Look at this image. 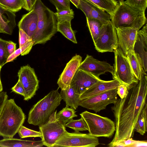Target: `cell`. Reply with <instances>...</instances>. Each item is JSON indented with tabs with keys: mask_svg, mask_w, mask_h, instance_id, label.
<instances>
[{
	"mask_svg": "<svg viewBox=\"0 0 147 147\" xmlns=\"http://www.w3.org/2000/svg\"><path fill=\"white\" fill-rule=\"evenodd\" d=\"M137 141L133 140L132 138H130L125 140H121L117 142H119L123 144L125 147H130L131 146L136 143Z\"/></svg>",
	"mask_w": 147,
	"mask_h": 147,
	"instance_id": "obj_43",
	"label": "cell"
},
{
	"mask_svg": "<svg viewBox=\"0 0 147 147\" xmlns=\"http://www.w3.org/2000/svg\"><path fill=\"white\" fill-rule=\"evenodd\" d=\"M44 145L42 140H25L13 138H3L0 140V147H40Z\"/></svg>",
	"mask_w": 147,
	"mask_h": 147,
	"instance_id": "obj_21",
	"label": "cell"
},
{
	"mask_svg": "<svg viewBox=\"0 0 147 147\" xmlns=\"http://www.w3.org/2000/svg\"><path fill=\"white\" fill-rule=\"evenodd\" d=\"M102 80L99 78L78 69L72 79L70 86L76 93L80 95L95 83Z\"/></svg>",
	"mask_w": 147,
	"mask_h": 147,
	"instance_id": "obj_15",
	"label": "cell"
},
{
	"mask_svg": "<svg viewBox=\"0 0 147 147\" xmlns=\"http://www.w3.org/2000/svg\"><path fill=\"white\" fill-rule=\"evenodd\" d=\"M65 127H69L75 131L88 130L85 121L82 117L78 119L71 120L66 124Z\"/></svg>",
	"mask_w": 147,
	"mask_h": 147,
	"instance_id": "obj_32",
	"label": "cell"
},
{
	"mask_svg": "<svg viewBox=\"0 0 147 147\" xmlns=\"http://www.w3.org/2000/svg\"><path fill=\"white\" fill-rule=\"evenodd\" d=\"M74 109L69 107L66 105L58 113H56V117L58 120L65 126L66 124L71 120L78 115Z\"/></svg>",
	"mask_w": 147,
	"mask_h": 147,
	"instance_id": "obj_27",
	"label": "cell"
},
{
	"mask_svg": "<svg viewBox=\"0 0 147 147\" xmlns=\"http://www.w3.org/2000/svg\"><path fill=\"white\" fill-rule=\"evenodd\" d=\"M7 98L8 95L6 92L2 91L0 92V116Z\"/></svg>",
	"mask_w": 147,
	"mask_h": 147,
	"instance_id": "obj_42",
	"label": "cell"
},
{
	"mask_svg": "<svg viewBox=\"0 0 147 147\" xmlns=\"http://www.w3.org/2000/svg\"><path fill=\"white\" fill-rule=\"evenodd\" d=\"M112 16L117 7L119 3L115 0H87Z\"/></svg>",
	"mask_w": 147,
	"mask_h": 147,
	"instance_id": "obj_25",
	"label": "cell"
},
{
	"mask_svg": "<svg viewBox=\"0 0 147 147\" xmlns=\"http://www.w3.org/2000/svg\"><path fill=\"white\" fill-rule=\"evenodd\" d=\"M33 8L38 16L37 28L32 38L34 46L45 43L57 31V21L54 13L46 7L41 0H37Z\"/></svg>",
	"mask_w": 147,
	"mask_h": 147,
	"instance_id": "obj_2",
	"label": "cell"
},
{
	"mask_svg": "<svg viewBox=\"0 0 147 147\" xmlns=\"http://www.w3.org/2000/svg\"><path fill=\"white\" fill-rule=\"evenodd\" d=\"M56 110L50 116L48 121L39 127L42 134L41 140L44 145L54 147L56 142L66 131V127L58 120Z\"/></svg>",
	"mask_w": 147,
	"mask_h": 147,
	"instance_id": "obj_9",
	"label": "cell"
},
{
	"mask_svg": "<svg viewBox=\"0 0 147 147\" xmlns=\"http://www.w3.org/2000/svg\"><path fill=\"white\" fill-rule=\"evenodd\" d=\"M124 2L129 6L141 10H145L147 0H125Z\"/></svg>",
	"mask_w": 147,
	"mask_h": 147,
	"instance_id": "obj_35",
	"label": "cell"
},
{
	"mask_svg": "<svg viewBox=\"0 0 147 147\" xmlns=\"http://www.w3.org/2000/svg\"><path fill=\"white\" fill-rule=\"evenodd\" d=\"M78 8L84 13L86 18L95 19L103 24L110 20V14L87 0H79Z\"/></svg>",
	"mask_w": 147,
	"mask_h": 147,
	"instance_id": "obj_17",
	"label": "cell"
},
{
	"mask_svg": "<svg viewBox=\"0 0 147 147\" xmlns=\"http://www.w3.org/2000/svg\"><path fill=\"white\" fill-rule=\"evenodd\" d=\"M26 117L13 99H7L0 116V136L13 138L24 123Z\"/></svg>",
	"mask_w": 147,
	"mask_h": 147,
	"instance_id": "obj_3",
	"label": "cell"
},
{
	"mask_svg": "<svg viewBox=\"0 0 147 147\" xmlns=\"http://www.w3.org/2000/svg\"><path fill=\"white\" fill-rule=\"evenodd\" d=\"M114 63L113 80L117 81L120 84H123L127 87L138 82L135 76L129 61L118 48L114 52Z\"/></svg>",
	"mask_w": 147,
	"mask_h": 147,
	"instance_id": "obj_7",
	"label": "cell"
},
{
	"mask_svg": "<svg viewBox=\"0 0 147 147\" xmlns=\"http://www.w3.org/2000/svg\"><path fill=\"white\" fill-rule=\"evenodd\" d=\"M145 11L131 7L124 1H120L115 11L110 16L111 21L116 29L132 27L138 31L146 23Z\"/></svg>",
	"mask_w": 147,
	"mask_h": 147,
	"instance_id": "obj_5",
	"label": "cell"
},
{
	"mask_svg": "<svg viewBox=\"0 0 147 147\" xmlns=\"http://www.w3.org/2000/svg\"><path fill=\"white\" fill-rule=\"evenodd\" d=\"M55 7L57 11L70 9L69 0H49Z\"/></svg>",
	"mask_w": 147,
	"mask_h": 147,
	"instance_id": "obj_36",
	"label": "cell"
},
{
	"mask_svg": "<svg viewBox=\"0 0 147 147\" xmlns=\"http://www.w3.org/2000/svg\"><path fill=\"white\" fill-rule=\"evenodd\" d=\"M2 67L0 65V71ZM3 88L0 76V92H2L3 90Z\"/></svg>",
	"mask_w": 147,
	"mask_h": 147,
	"instance_id": "obj_47",
	"label": "cell"
},
{
	"mask_svg": "<svg viewBox=\"0 0 147 147\" xmlns=\"http://www.w3.org/2000/svg\"><path fill=\"white\" fill-rule=\"evenodd\" d=\"M79 69L99 78V76L109 72L112 75L114 72L113 66L106 61H101L96 59L92 56L87 55L84 60L82 62Z\"/></svg>",
	"mask_w": 147,
	"mask_h": 147,
	"instance_id": "obj_13",
	"label": "cell"
},
{
	"mask_svg": "<svg viewBox=\"0 0 147 147\" xmlns=\"http://www.w3.org/2000/svg\"><path fill=\"white\" fill-rule=\"evenodd\" d=\"M134 51L140 58L143 69L147 71V24L138 32Z\"/></svg>",
	"mask_w": 147,
	"mask_h": 147,
	"instance_id": "obj_18",
	"label": "cell"
},
{
	"mask_svg": "<svg viewBox=\"0 0 147 147\" xmlns=\"http://www.w3.org/2000/svg\"><path fill=\"white\" fill-rule=\"evenodd\" d=\"M127 91V86L123 84H120L117 88V95L121 98H123L126 96Z\"/></svg>",
	"mask_w": 147,
	"mask_h": 147,
	"instance_id": "obj_41",
	"label": "cell"
},
{
	"mask_svg": "<svg viewBox=\"0 0 147 147\" xmlns=\"http://www.w3.org/2000/svg\"><path fill=\"white\" fill-rule=\"evenodd\" d=\"M14 13L0 5V22L4 33L11 35L12 31L10 20L7 19L5 14H13Z\"/></svg>",
	"mask_w": 147,
	"mask_h": 147,
	"instance_id": "obj_28",
	"label": "cell"
},
{
	"mask_svg": "<svg viewBox=\"0 0 147 147\" xmlns=\"http://www.w3.org/2000/svg\"><path fill=\"white\" fill-rule=\"evenodd\" d=\"M120 84L117 81L102 80L98 81L80 95V100L86 98L107 90L117 88Z\"/></svg>",
	"mask_w": 147,
	"mask_h": 147,
	"instance_id": "obj_19",
	"label": "cell"
},
{
	"mask_svg": "<svg viewBox=\"0 0 147 147\" xmlns=\"http://www.w3.org/2000/svg\"><path fill=\"white\" fill-rule=\"evenodd\" d=\"M31 40H32V38L23 30L21 29H19V47L23 46Z\"/></svg>",
	"mask_w": 147,
	"mask_h": 147,
	"instance_id": "obj_38",
	"label": "cell"
},
{
	"mask_svg": "<svg viewBox=\"0 0 147 147\" xmlns=\"http://www.w3.org/2000/svg\"><path fill=\"white\" fill-rule=\"evenodd\" d=\"M71 21L70 20H66L57 22V31L69 40L77 44L75 33L71 27Z\"/></svg>",
	"mask_w": 147,
	"mask_h": 147,
	"instance_id": "obj_24",
	"label": "cell"
},
{
	"mask_svg": "<svg viewBox=\"0 0 147 147\" xmlns=\"http://www.w3.org/2000/svg\"><path fill=\"white\" fill-rule=\"evenodd\" d=\"M85 121L89 134L98 137L111 138L116 130L115 122L108 117L85 111L80 114Z\"/></svg>",
	"mask_w": 147,
	"mask_h": 147,
	"instance_id": "obj_6",
	"label": "cell"
},
{
	"mask_svg": "<svg viewBox=\"0 0 147 147\" xmlns=\"http://www.w3.org/2000/svg\"><path fill=\"white\" fill-rule=\"evenodd\" d=\"M24 5L23 7L24 9L29 11H31L33 8L31 0H23Z\"/></svg>",
	"mask_w": 147,
	"mask_h": 147,
	"instance_id": "obj_44",
	"label": "cell"
},
{
	"mask_svg": "<svg viewBox=\"0 0 147 147\" xmlns=\"http://www.w3.org/2000/svg\"><path fill=\"white\" fill-rule=\"evenodd\" d=\"M12 91L24 96L25 95L23 86L20 80L18 79L17 83L11 89Z\"/></svg>",
	"mask_w": 147,
	"mask_h": 147,
	"instance_id": "obj_40",
	"label": "cell"
},
{
	"mask_svg": "<svg viewBox=\"0 0 147 147\" xmlns=\"http://www.w3.org/2000/svg\"><path fill=\"white\" fill-rule=\"evenodd\" d=\"M126 96L117 99L111 107L115 117L116 130L109 147L118 141L132 138L138 117L147 103V74L137 83L127 87Z\"/></svg>",
	"mask_w": 147,
	"mask_h": 147,
	"instance_id": "obj_1",
	"label": "cell"
},
{
	"mask_svg": "<svg viewBox=\"0 0 147 147\" xmlns=\"http://www.w3.org/2000/svg\"><path fill=\"white\" fill-rule=\"evenodd\" d=\"M117 88L109 90L100 94L80 100L79 106L88 109L99 112L106 109L111 104H114L117 100Z\"/></svg>",
	"mask_w": 147,
	"mask_h": 147,
	"instance_id": "obj_11",
	"label": "cell"
},
{
	"mask_svg": "<svg viewBox=\"0 0 147 147\" xmlns=\"http://www.w3.org/2000/svg\"><path fill=\"white\" fill-rule=\"evenodd\" d=\"M134 131L142 135H143L147 131V103L143 107L138 117Z\"/></svg>",
	"mask_w": 147,
	"mask_h": 147,
	"instance_id": "obj_26",
	"label": "cell"
},
{
	"mask_svg": "<svg viewBox=\"0 0 147 147\" xmlns=\"http://www.w3.org/2000/svg\"><path fill=\"white\" fill-rule=\"evenodd\" d=\"M57 21L66 20H70L74 18V12L72 9L64 10L54 13Z\"/></svg>",
	"mask_w": 147,
	"mask_h": 147,
	"instance_id": "obj_34",
	"label": "cell"
},
{
	"mask_svg": "<svg viewBox=\"0 0 147 147\" xmlns=\"http://www.w3.org/2000/svg\"><path fill=\"white\" fill-rule=\"evenodd\" d=\"M118 48L126 56L130 51H134V46L138 31L132 27L116 28Z\"/></svg>",
	"mask_w": 147,
	"mask_h": 147,
	"instance_id": "obj_14",
	"label": "cell"
},
{
	"mask_svg": "<svg viewBox=\"0 0 147 147\" xmlns=\"http://www.w3.org/2000/svg\"><path fill=\"white\" fill-rule=\"evenodd\" d=\"M6 41V40L0 38V65L2 67L5 64L8 58L5 47Z\"/></svg>",
	"mask_w": 147,
	"mask_h": 147,
	"instance_id": "obj_37",
	"label": "cell"
},
{
	"mask_svg": "<svg viewBox=\"0 0 147 147\" xmlns=\"http://www.w3.org/2000/svg\"><path fill=\"white\" fill-rule=\"evenodd\" d=\"M126 56L135 76L138 80H140L144 75L147 74L144 70L140 58L134 51H130Z\"/></svg>",
	"mask_w": 147,
	"mask_h": 147,
	"instance_id": "obj_22",
	"label": "cell"
},
{
	"mask_svg": "<svg viewBox=\"0 0 147 147\" xmlns=\"http://www.w3.org/2000/svg\"><path fill=\"white\" fill-rule=\"evenodd\" d=\"M99 144L97 137L79 131L69 133L66 130L56 142L54 147H95Z\"/></svg>",
	"mask_w": 147,
	"mask_h": 147,
	"instance_id": "obj_8",
	"label": "cell"
},
{
	"mask_svg": "<svg viewBox=\"0 0 147 147\" xmlns=\"http://www.w3.org/2000/svg\"><path fill=\"white\" fill-rule=\"evenodd\" d=\"M0 5L11 12L15 13L23 7V0H0Z\"/></svg>",
	"mask_w": 147,
	"mask_h": 147,
	"instance_id": "obj_31",
	"label": "cell"
},
{
	"mask_svg": "<svg viewBox=\"0 0 147 147\" xmlns=\"http://www.w3.org/2000/svg\"><path fill=\"white\" fill-rule=\"evenodd\" d=\"M37 0H31V4L33 7Z\"/></svg>",
	"mask_w": 147,
	"mask_h": 147,
	"instance_id": "obj_48",
	"label": "cell"
},
{
	"mask_svg": "<svg viewBox=\"0 0 147 147\" xmlns=\"http://www.w3.org/2000/svg\"><path fill=\"white\" fill-rule=\"evenodd\" d=\"M18 76L24 89V100L28 101L36 94L39 88V81L34 69L28 65L21 67Z\"/></svg>",
	"mask_w": 147,
	"mask_h": 147,
	"instance_id": "obj_12",
	"label": "cell"
},
{
	"mask_svg": "<svg viewBox=\"0 0 147 147\" xmlns=\"http://www.w3.org/2000/svg\"><path fill=\"white\" fill-rule=\"evenodd\" d=\"M58 89L51 91L33 106L28 113L29 124L39 126L48 121L62 100Z\"/></svg>",
	"mask_w": 147,
	"mask_h": 147,
	"instance_id": "obj_4",
	"label": "cell"
},
{
	"mask_svg": "<svg viewBox=\"0 0 147 147\" xmlns=\"http://www.w3.org/2000/svg\"><path fill=\"white\" fill-rule=\"evenodd\" d=\"M82 57L76 55L67 63L58 79L59 88L64 90L70 86L72 79L82 62Z\"/></svg>",
	"mask_w": 147,
	"mask_h": 147,
	"instance_id": "obj_16",
	"label": "cell"
},
{
	"mask_svg": "<svg viewBox=\"0 0 147 147\" xmlns=\"http://www.w3.org/2000/svg\"><path fill=\"white\" fill-rule=\"evenodd\" d=\"M60 96L66 105L76 109L79 105L80 95L76 93L70 86L64 90H61Z\"/></svg>",
	"mask_w": 147,
	"mask_h": 147,
	"instance_id": "obj_23",
	"label": "cell"
},
{
	"mask_svg": "<svg viewBox=\"0 0 147 147\" xmlns=\"http://www.w3.org/2000/svg\"><path fill=\"white\" fill-rule=\"evenodd\" d=\"M147 146L146 140H137L136 143L131 146L130 147H146Z\"/></svg>",
	"mask_w": 147,
	"mask_h": 147,
	"instance_id": "obj_45",
	"label": "cell"
},
{
	"mask_svg": "<svg viewBox=\"0 0 147 147\" xmlns=\"http://www.w3.org/2000/svg\"><path fill=\"white\" fill-rule=\"evenodd\" d=\"M16 43L12 41L6 40L5 47L6 53L8 57L16 50Z\"/></svg>",
	"mask_w": 147,
	"mask_h": 147,
	"instance_id": "obj_39",
	"label": "cell"
},
{
	"mask_svg": "<svg viewBox=\"0 0 147 147\" xmlns=\"http://www.w3.org/2000/svg\"><path fill=\"white\" fill-rule=\"evenodd\" d=\"M33 44V42L32 40H31L23 46L16 49L12 54L9 56L5 63L13 61L20 54L22 56H24L28 54L31 50Z\"/></svg>",
	"mask_w": 147,
	"mask_h": 147,
	"instance_id": "obj_30",
	"label": "cell"
},
{
	"mask_svg": "<svg viewBox=\"0 0 147 147\" xmlns=\"http://www.w3.org/2000/svg\"><path fill=\"white\" fill-rule=\"evenodd\" d=\"M0 33H3V30L2 28L0 22Z\"/></svg>",
	"mask_w": 147,
	"mask_h": 147,
	"instance_id": "obj_49",
	"label": "cell"
},
{
	"mask_svg": "<svg viewBox=\"0 0 147 147\" xmlns=\"http://www.w3.org/2000/svg\"><path fill=\"white\" fill-rule=\"evenodd\" d=\"M78 8L79 2V0H69Z\"/></svg>",
	"mask_w": 147,
	"mask_h": 147,
	"instance_id": "obj_46",
	"label": "cell"
},
{
	"mask_svg": "<svg viewBox=\"0 0 147 147\" xmlns=\"http://www.w3.org/2000/svg\"><path fill=\"white\" fill-rule=\"evenodd\" d=\"M99 52H114L118 48L116 29L111 20L103 24L98 36L94 43Z\"/></svg>",
	"mask_w": 147,
	"mask_h": 147,
	"instance_id": "obj_10",
	"label": "cell"
},
{
	"mask_svg": "<svg viewBox=\"0 0 147 147\" xmlns=\"http://www.w3.org/2000/svg\"><path fill=\"white\" fill-rule=\"evenodd\" d=\"M18 133L21 138L29 137H42L41 133L28 128L22 125L19 129Z\"/></svg>",
	"mask_w": 147,
	"mask_h": 147,
	"instance_id": "obj_33",
	"label": "cell"
},
{
	"mask_svg": "<svg viewBox=\"0 0 147 147\" xmlns=\"http://www.w3.org/2000/svg\"><path fill=\"white\" fill-rule=\"evenodd\" d=\"M38 21V14L32 8L22 16L18 24L19 29L22 30L32 39L36 30Z\"/></svg>",
	"mask_w": 147,
	"mask_h": 147,
	"instance_id": "obj_20",
	"label": "cell"
},
{
	"mask_svg": "<svg viewBox=\"0 0 147 147\" xmlns=\"http://www.w3.org/2000/svg\"><path fill=\"white\" fill-rule=\"evenodd\" d=\"M86 20L87 26L94 43L97 38L104 24L94 18H86Z\"/></svg>",
	"mask_w": 147,
	"mask_h": 147,
	"instance_id": "obj_29",
	"label": "cell"
}]
</instances>
